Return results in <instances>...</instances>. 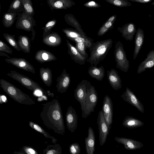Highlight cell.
Segmentation results:
<instances>
[{
	"mask_svg": "<svg viewBox=\"0 0 154 154\" xmlns=\"http://www.w3.org/2000/svg\"><path fill=\"white\" fill-rule=\"evenodd\" d=\"M144 40V33L143 30L138 28L135 35L134 43L135 47L133 56V59L135 60L139 54L143 45Z\"/></svg>",
	"mask_w": 154,
	"mask_h": 154,
	"instance_id": "20",
	"label": "cell"
},
{
	"mask_svg": "<svg viewBox=\"0 0 154 154\" xmlns=\"http://www.w3.org/2000/svg\"><path fill=\"white\" fill-rule=\"evenodd\" d=\"M0 85L3 91L18 103L30 105L35 104V101L29 95L7 81L3 79H0Z\"/></svg>",
	"mask_w": 154,
	"mask_h": 154,
	"instance_id": "3",
	"label": "cell"
},
{
	"mask_svg": "<svg viewBox=\"0 0 154 154\" xmlns=\"http://www.w3.org/2000/svg\"><path fill=\"white\" fill-rule=\"evenodd\" d=\"M47 95L48 96L51 97H53L54 96V95L53 93H47Z\"/></svg>",
	"mask_w": 154,
	"mask_h": 154,
	"instance_id": "51",
	"label": "cell"
},
{
	"mask_svg": "<svg viewBox=\"0 0 154 154\" xmlns=\"http://www.w3.org/2000/svg\"><path fill=\"white\" fill-rule=\"evenodd\" d=\"M105 69L103 66L97 67L94 66H90L88 70V73L92 78L99 81H102L105 76Z\"/></svg>",
	"mask_w": 154,
	"mask_h": 154,
	"instance_id": "26",
	"label": "cell"
},
{
	"mask_svg": "<svg viewBox=\"0 0 154 154\" xmlns=\"http://www.w3.org/2000/svg\"><path fill=\"white\" fill-rule=\"evenodd\" d=\"M114 23L106 21L99 29L97 33L98 36H102L113 28Z\"/></svg>",
	"mask_w": 154,
	"mask_h": 154,
	"instance_id": "37",
	"label": "cell"
},
{
	"mask_svg": "<svg viewBox=\"0 0 154 154\" xmlns=\"http://www.w3.org/2000/svg\"><path fill=\"white\" fill-rule=\"evenodd\" d=\"M0 51L5 52L12 54L13 51L6 44L0 40Z\"/></svg>",
	"mask_w": 154,
	"mask_h": 154,
	"instance_id": "43",
	"label": "cell"
},
{
	"mask_svg": "<svg viewBox=\"0 0 154 154\" xmlns=\"http://www.w3.org/2000/svg\"><path fill=\"white\" fill-rule=\"evenodd\" d=\"M3 36L7 42L18 51H21L18 44L15 39L14 35H11L8 33H4Z\"/></svg>",
	"mask_w": 154,
	"mask_h": 154,
	"instance_id": "34",
	"label": "cell"
},
{
	"mask_svg": "<svg viewBox=\"0 0 154 154\" xmlns=\"http://www.w3.org/2000/svg\"><path fill=\"white\" fill-rule=\"evenodd\" d=\"M118 30L126 40L129 41L133 39L137 32L135 25L132 23H126L121 28L118 27Z\"/></svg>",
	"mask_w": 154,
	"mask_h": 154,
	"instance_id": "17",
	"label": "cell"
},
{
	"mask_svg": "<svg viewBox=\"0 0 154 154\" xmlns=\"http://www.w3.org/2000/svg\"><path fill=\"white\" fill-rule=\"evenodd\" d=\"M42 42L45 45L51 47L59 46L61 42V38L56 32H51V33L42 38Z\"/></svg>",
	"mask_w": 154,
	"mask_h": 154,
	"instance_id": "25",
	"label": "cell"
},
{
	"mask_svg": "<svg viewBox=\"0 0 154 154\" xmlns=\"http://www.w3.org/2000/svg\"><path fill=\"white\" fill-rule=\"evenodd\" d=\"M17 16V13H5L3 14L2 20L4 26L7 28L11 27L14 23Z\"/></svg>",
	"mask_w": 154,
	"mask_h": 154,
	"instance_id": "30",
	"label": "cell"
},
{
	"mask_svg": "<svg viewBox=\"0 0 154 154\" xmlns=\"http://www.w3.org/2000/svg\"><path fill=\"white\" fill-rule=\"evenodd\" d=\"M107 72L108 80L112 88L116 91L121 88L122 81L118 72L116 69H112L107 70Z\"/></svg>",
	"mask_w": 154,
	"mask_h": 154,
	"instance_id": "19",
	"label": "cell"
},
{
	"mask_svg": "<svg viewBox=\"0 0 154 154\" xmlns=\"http://www.w3.org/2000/svg\"><path fill=\"white\" fill-rule=\"evenodd\" d=\"M4 56L8 58H10L11 57L6 53L2 52L0 51V56Z\"/></svg>",
	"mask_w": 154,
	"mask_h": 154,
	"instance_id": "49",
	"label": "cell"
},
{
	"mask_svg": "<svg viewBox=\"0 0 154 154\" xmlns=\"http://www.w3.org/2000/svg\"><path fill=\"white\" fill-rule=\"evenodd\" d=\"M7 75L18 82L22 85L33 92L39 91L42 94L47 98V93L42 87L37 82L27 76L21 74L14 70H11Z\"/></svg>",
	"mask_w": 154,
	"mask_h": 154,
	"instance_id": "4",
	"label": "cell"
},
{
	"mask_svg": "<svg viewBox=\"0 0 154 154\" xmlns=\"http://www.w3.org/2000/svg\"><path fill=\"white\" fill-rule=\"evenodd\" d=\"M114 54L116 67L121 71L126 72L129 69V62L127 59L123 46L120 41L115 43Z\"/></svg>",
	"mask_w": 154,
	"mask_h": 154,
	"instance_id": "6",
	"label": "cell"
},
{
	"mask_svg": "<svg viewBox=\"0 0 154 154\" xmlns=\"http://www.w3.org/2000/svg\"><path fill=\"white\" fill-rule=\"evenodd\" d=\"M62 31L67 38L70 40L78 37H83L77 31L72 28H66L63 29Z\"/></svg>",
	"mask_w": 154,
	"mask_h": 154,
	"instance_id": "36",
	"label": "cell"
},
{
	"mask_svg": "<svg viewBox=\"0 0 154 154\" xmlns=\"http://www.w3.org/2000/svg\"><path fill=\"white\" fill-rule=\"evenodd\" d=\"M24 11V8L21 0H14L11 3L7 12L18 13H21Z\"/></svg>",
	"mask_w": 154,
	"mask_h": 154,
	"instance_id": "32",
	"label": "cell"
},
{
	"mask_svg": "<svg viewBox=\"0 0 154 154\" xmlns=\"http://www.w3.org/2000/svg\"><path fill=\"white\" fill-rule=\"evenodd\" d=\"M42 110L40 113L43 124L55 133L63 135L65 127L62 109L58 100L55 99L42 104Z\"/></svg>",
	"mask_w": 154,
	"mask_h": 154,
	"instance_id": "1",
	"label": "cell"
},
{
	"mask_svg": "<svg viewBox=\"0 0 154 154\" xmlns=\"http://www.w3.org/2000/svg\"><path fill=\"white\" fill-rule=\"evenodd\" d=\"M65 118L67 128L71 132H74L77 126L78 117L72 106H69L67 109Z\"/></svg>",
	"mask_w": 154,
	"mask_h": 154,
	"instance_id": "13",
	"label": "cell"
},
{
	"mask_svg": "<svg viewBox=\"0 0 154 154\" xmlns=\"http://www.w3.org/2000/svg\"><path fill=\"white\" fill-rule=\"evenodd\" d=\"M75 47L79 52L84 57H88V54L86 52L87 47L86 45L82 42H75Z\"/></svg>",
	"mask_w": 154,
	"mask_h": 154,
	"instance_id": "40",
	"label": "cell"
},
{
	"mask_svg": "<svg viewBox=\"0 0 154 154\" xmlns=\"http://www.w3.org/2000/svg\"><path fill=\"white\" fill-rule=\"evenodd\" d=\"M13 154H26L25 152H23L19 151V152H16L15 151L14 152Z\"/></svg>",
	"mask_w": 154,
	"mask_h": 154,
	"instance_id": "50",
	"label": "cell"
},
{
	"mask_svg": "<svg viewBox=\"0 0 154 154\" xmlns=\"http://www.w3.org/2000/svg\"><path fill=\"white\" fill-rule=\"evenodd\" d=\"M91 85L89 81L83 80L78 84L75 90L74 97L80 104L82 116L84 114L85 111L87 91Z\"/></svg>",
	"mask_w": 154,
	"mask_h": 154,
	"instance_id": "7",
	"label": "cell"
},
{
	"mask_svg": "<svg viewBox=\"0 0 154 154\" xmlns=\"http://www.w3.org/2000/svg\"><path fill=\"white\" fill-rule=\"evenodd\" d=\"M114 139L117 142L123 145L125 148L127 150L139 149L143 146L140 142L131 139L116 137Z\"/></svg>",
	"mask_w": 154,
	"mask_h": 154,
	"instance_id": "16",
	"label": "cell"
},
{
	"mask_svg": "<svg viewBox=\"0 0 154 154\" xmlns=\"http://www.w3.org/2000/svg\"><path fill=\"white\" fill-rule=\"evenodd\" d=\"M29 125L31 128L42 134L46 138L51 139L52 142L54 144H56L57 140L54 137L51 136L39 125L32 121L29 122Z\"/></svg>",
	"mask_w": 154,
	"mask_h": 154,
	"instance_id": "31",
	"label": "cell"
},
{
	"mask_svg": "<svg viewBox=\"0 0 154 154\" xmlns=\"http://www.w3.org/2000/svg\"><path fill=\"white\" fill-rule=\"evenodd\" d=\"M71 40L75 42H82L84 43L86 46L87 48L89 49L92 44L94 43L93 40L91 38L87 39L82 37H78L72 39Z\"/></svg>",
	"mask_w": 154,
	"mask_h": 154,
	"instance_id": "41",
	"label": "cell"
},
{
	"mask_svg": "<svg viewBox=\"0 0 154 154\" xmlns=\"http://www.w3.org/2000/svg\"><path fill=\"white\" fill-rule=\"evenodd\" d=\"M101 110L110 130L112 123L113 104L111 98L108 95H106L104 97Z\"/></svg>",
	"mask_w": 154,
	"mask_h": 154,
	"instance_id": "9",
	"label": "cell"
},
{
	"mask_svg": "<svg viewBox=\"0 0 154 154\" xmlns=\"http://www.w3.org/2000/svg\"><path fill=\"white\" fill-rule=\"evenodd\" d=\"M144 123L140 120L131 116L125 117L123 120L122 125L126 128L133 129L141 127Z\"/></svg>",
	"mask_w": 154,
	"mask_h": 154,
	"instance_id": "28",
	"label": "cell"
},
{
	"mask_svg": "<svg viewBox=\"0 0 154 154\" xmlns=\"http://www.w3.org/2000/svg\"><path fill=\"white\" fill-rule=\"evenodd\" d=\"M64 18L67 24L74 27L83 37L87 39L91 38L88 36L84 32L80 24L73 15L71 14H66L64 17Z\"/></svg>",
	"mask_w": 154,
	"mask_h": 154,
	"instance_id": "23",
	"label": "cell"
},
{
	"mask_svg": "<svg viewBox=\"0 0 154 154\" xmlns=\"http://www.w3.org/2000/svg\"><path fill=\"white\" fill-rule=\"evenodd\" d=\"M35 25V21L33 17L28 15L24 11L21 13H17L16 27L26 31H31L32 42L34 39L35 34L34 28Z\"/></svg>",
	"mask_w": 154,
	"mask_h": 154,
	"instance_id": "5",
	"label": "cell"
},
{
	"mask_svg": "<svg viewBox=\"0 0 154 154\" xmlns=\"http://www.w3.org/2000/svg\"><path fill=\"white\" fill-rule=\"evenodd\" d=\"M35 59L40 63L57 60V57L52 53L44 50L38 51L35 53Z\"/></svg>",
	"mask_w": 154,
	"mask_h": 154,
	"instance_id": "24",
	"label": "cell"
},
{
	"mask_svg": "<svg viewBox=\"0 0 154 154\" xmlns=\"http://www.w3.org/2000/svg\"><path fill=\"white\" fill-rule=\"evenodd\" d=\"M46 92H47V93H50V91H49V90H47V91H46Z\"/></svg>",
	"mask_w": 154,
	"mask_h": 154,
	"instance_id": "52",
	"label": "cell"
},
{
	"mask_svg": "<svg viewBox=\"0 0 154 154\" xmlns=\"http://www.w3.org/2000/svg\"><path fill=\"white\" fill-rule=\"evenodd\" d=\"M83 5L87 8H97L100 7L101 6L98 3L94 1H90L85 3Z\"/></svg>",
	"mask_w": 154,
	"mask_h": 154,
	"instance_id": "45",
	"label": "cell"
},
{
	"mask_svg": "<svg viewBox=\"0 0 154 154\" xmlns=\"http://www.w3.org/2000/svg\"><path fill=\"white\" fill-rule=\"evenodd\" d=\"M7 102V100L6 97L3 95H0V104Z\"/></svg>",
	"mask_w": 154,
	"mask_h": 154,
	"instance_id": "48",
	"label": "cell"
},
{
	"mask_svg": "<svg viewBox=\"0 0 154 154\" xmlns=\"http://www.w3.org/2000/svg\"><path fill=\"white\" fill-rule=\"evenodd\" d=\"M48 4L51 10L57 9H66L75 5L71 0H47Z\"/></svg>",
	"mask_w": 154,
	"mask_h": 154,
	"instance_id": "18",
	"label": "cell"
},
{
	"mask_svg": "<svg viewBox=\"0 0 154 154\" xmlns=\"http://www.w3.org/2000/svg\"><path fill=\"white\" fill-rule=\"evenodd\" d=\"M23 6L24 11L27 15L33 17L35 11L32 6V2L31 0H21Z\"/></svg>",
	"mask_w": 154,
	"mask_h": 154,
	"instance_id": "35",
	"label": "cell"
},
{
	"mask_svg": "<svg viewBox=\"0 0 154 154\" xmlns=\"http://www.w3.org/2000/svg\"><path fill=\"white\" fill-rule=\"evenodd\" d=\"M107 2L115 6L125 7L131 6L132 4L127 0H105Z\"/></svg>",
	"mask_w": 154,
	"mask_h": 154,
	"instance_id": "38",
	"label": "cell"
},
{
	"mask_svg": "<svg viewBox=\"0 0 154 154\" xmlns=\"http://www.w3.org/2000/svg\"><path fill=\"white\" fill-rule=\"evenodd\" d=\"M8 63L11 64L18 68L24 70L35 73V70L33 66L27 60L22 58L13 57L7 58L5 59Z\"/></svg>",
	"mask_w": 154,
	"mask_h": 154,
	"instance_id": "12",
	"label": "cell"
},
{
	"mask_svg": "<svg viewBox=\"0 0 154 154\" xmlns=\"http://www.w3.org/2000/svg\"><path fill=\"white\" fill-rule=\"evenodd\" d=\"M113 40L111 38L93 43L89 48L90 56L86 60L91 66H96L103 60L112 47Z\"/></svg>",
	"mask_w": 154,
	"mask_h": 154,
	"instance_id": "2",
	"label": "cell"
},
{
	"mask_svg": "<svg viewBox=\"0 0 154 154\" xmlns=\"http://www.w3.org/2000/svg\"><path fill=\"white\" fill-rule=\"evenodd\" d=\"M97 124L99 131L100 144L101 146H102L106 142L109 130L101 110L98 113Z\"/></svg>",
	"mask_w": 154,
	"mask_h": 154,
	"instance_id": "10",
	"label": "cell"
},
{
	"mask_svg": "<svg viewBox=\"0 0 154 154\" xmlns=\"http://www.w3.org/2000/svg\"><path fill=\"white\" fill-rule=\"evenodd\" d=\"M116 17L117 16L116 15H113L110 17L106 21L114 23L116 18Z\"/></svg>",
	"mask_w": 154,
	"mask_h": 154,
	"instance_id": "47",
	"label": "cell"
},
{
	"mask_svg": "<svg viewBox=\"0 0 154 154\" xmlns=\"http://www.w3.org/2000/svg\"><path fill=\"white\" fill-rule=\"evenodd\" d=\"M18 44L21 50L25 53H29L30 51V40L27 36L20 35L18 37Z\"/></svg>",
	"mask_w": 154,
	"mask_h": 154,
	"instance_id": "29",
	"label": "cell"
},
{
	"mask_svg": "<svg viewBox=\"0 0 154 154\" xmlns=\"http://www.w3.org/2000/svg\"><path fill=\"white\" fill-rule=\"evenodd\" d=\"M154 66V50L150 51L147 55L146 58L139 64L137 73L140 74Z\"/></svg>",
	"mask_w": 154,
	"mask_h": 154,
	"instance_id": "21",
	"label": "cell"
},
{
	"mask_svg": "<svg viewBox=\"0 0 154 154\" xmlns=\"http://www.w3.org/2000/svg\"></svg>",
	"mask_w": 154,
	"mask_h": 154,
	"instance_id": "54",
	"label": "cell"
},
{
	"mask_svg": "<svg viewBox=\"0 0 154 154\" xmlns=\"http://www.w3.org/2000/svg\"><path fill=\"white\" fill-rule=\"evenodd\" d=\"M69 150L71 154H80L81 152L80 147L77 143L71 144L69 146Z\"/></svg>",
	"mask_w": 154,
	"mask_h": 154,
	"instance_id": "42",
	"label": "cell"
},
{
	"mask_svg": "<svg viewBox=\"0 0 154 154\" xmlns=\"http://www.w3.org/2000/svg\"><path fill=\"white\" fill-rule=\"evenodd\" d=\"M131 2H137L141 3H149L152 1V0H127Z\"/></svg>",
	"mask_w": 154,
	"mask_h": 154,
	"instance_id": "46",
	"label": "cell"
},
{
	"mask_svg": "<svg viewBox=\"0 0 154 154\" xmlns=\"http://www.w3.org/2000/svg\"><path fill=\"white\" fill-rule=\"evenodd\" d=\"M43 154H62V149L60 145H48L43 150Z\"/></svg>",
	"mask_w": 154,
	"mask_h": 154,
	"instance_id": "33",
	"label": "cell"
},
{
	"mask_svg": "<svg viewBox=\"0 0 154 154\" xmlns=\"http://www.w3.org/2000/svg\"><path fill=\"white\" fill-rule=\"evenodd\" d=\"M56 87L57 92H66L69 86L71 78L69 74L67 73L65 69H63L60 75L58 77Z\"/></svg>",
	"mask_w": 154,
	"mask_h": 154,
	"instance_id": "14",
	"label": "cell"
},
{
	"mask_svg": "<svg viewBox=\"0 0 154 154\" xmlns=\"http://www.w3.org/2000/svg\"><path fill=\"white\" fill-rule=\"evenodd\" d=\"M121 97L123 100L136 107L141 113L144 112L143 104L128 88H126L125 91Z\"/></svg>",
	"mask_w": 154,
	"mask_h": 154,
	"instance_id": "11",
	"label": "cell"
},
{
	"mask_svg": "<svg viewBox=\"0 0 154 154\" xmlns=\"http://www.w3.org/2000/svg\"><path fill=\"white\" fill-rule=\"evenodd\" d=\"M98 100L97 92L95 87L91 85L88 89L86 100L85 109L82 118H86L91 112H94Z\"/></svg>",
	"mask_w": 154,
	"mask_h": 154,
	"instance_id": "8",
	"label": "cell"
},
{
	"mask_svg": "<svg viewBox=\"0 0 154 154\" xmlns=\"http://www.w3.org/2000/svg\"><path fill=\"white\" fill-rule=\"evenodd\" d=\"M39 75L44 84L48 87H50L52 82V71L49 67L41 68L39 69Z\"/></svg>",
	"mask_w": 154,
	"mask_h": 154,
	"instance_id": "27",
	"label": "cell"
},
{
	"mask_svg": "<svg viewBox=\"0 0 154 154\" xmlns=\"http://www.w3.org/2000/svg\"><path fill=\"white\" fill-rule=\"evenodd\" d=\"M57 23L55 19L52 20L48 22L43 28V32L42 37L43 38L50 34L51 32L52 29L55 26Z\"/></svg>",
	"mask_w": 154,
	"mask_h": 154,
	"instance_id": "39",
	"label": "cell"
},
{
	"mask_svg": "<svg viewBox=\"0 0 154 154\" xmlns=\"http://www.w3.org/2000/svg\"><path fill=\"white\" fill-rule=\"evenodd\" d=\"M68 47V53L72 60L80 65L85 64L88 57H84L79 54L75 46L72 45L67 39H66Z\"/></svg>",
	"mask_w": 154,
	"mask_h": 154,
	"instance_id": "15",
	"label": "cell"
},
{
	"mask_svg": "<svg viewBox=\"0 0 154 154\" xmlns=\"http://www.w3.org/2000/svg\"><path fill=\"white\" fill-rule=\"evenodd\" d=\"M21 150L26 154H38L35 150L30 146H24Z\"/></svg>",
	"mask_w": 154,
	"mask_h": 154,
	"instance_id": "44",
	"label": "cell"
},
{
	"mask_svg": "<svg viewBox=\"0 0 154 154\" xmlns=\"http://www.w3.org/2000/svg\"><path fill=\"white\" fill-rule=\"evenodd\" d=\"M151 5H154V1L152 3Z\"/></svg>",
	"mask_w": 154,
	"mask_h": 154,
	"instance_id": "53",
	"label": "cell"
},
{
	"mask_svg": "<svg viewBox=\"0 0 154 154\" xmlns=\"http://www.w3.org/2000/svg\"><path fill=\"white\" fill-rule=\"evenodd\" d=\"M87 154H94L95 150V137L93 129L91 127L88 130V136L85 139Z\"/></svg>",
	"mask_w": 154,
	"mask_h": 154,
	"instance_id": "22",
	"label": "cell"
}]
</instances>
